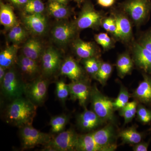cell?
Segmentation results:
<instances>
[{
	"label": "cell",
	"instance_id": "obj_1",
	"mask_svg": "<svg viewBox=\"0 0 151 151\" xmlns=\"http://www.w3.org/2000/svg\"><path fill=\"white\" fill-rule=\"evenodd\" d=\"M37 107L27 97L17 98L6 108V121L19 128L32 125L36 115Z\"/></svg>",
	"mask_w": 151,
	"mask_h": 151
},
{
	"label": "cell",
	"instance_id": "obj_2",
	"mask_svg": "<svg viewBox=\"0 0 151 151\" xmlns=\"http://www.w3.org/2000/svg\"><path fill=\"white\" fill-rule=\"evenodd\" d=\"M92 111L105 122L115 121L113 102L110 98L103 95L97 86L91 87L90 95Z\"/></svg>",
	"mask_w": 151,
	"mask_h": 151
},
{
	"label": "cell",
	"instance_id": "obj_3",
	"mask_svg": "<svg viewBox=\"0 0 151 151\" xmlns=\"http://www.w3.org/2000/svg\"><path fill=\"white\" fill-rule=\"evenodd\" d=\"M26 83L20 78L15 70L10 69L6 73L1 84L2 94L12 101L24 94Z\"/></svg>",
	"mask_w": 151,
	"mask_h": 151
},
{
	"label": "cell",
	"instance_id": "obj_4",
	"mask_svg": "<svg viewBox=\"0 0 151 151\" xmlns=\"http://www.w3.org/2000/svg\"><path fill=\"white\" fill-rule=\"evenodd\" d=\"M78 135L73 129L59 133L49 142L44 145L45 151H76Z\"/></svg>",
	"mask_w": 151,
	"mask_h": 151
},
{
	"label": "cell",
	"instance_id": "obj_5",
	"mask_svg": "<svg viewBox=\"0 0 151 151\" xmlns=\"http://www.w3.org/2000/svg\"><path fill=\"white\" fill-rule=\"evenodd\" d=\"M32 125L19 128L20 137L23 150L33 148L39 145H45L52 139L50 135L40 132Z\"/></svg>",
	"mask_w": 151,
	"mask_h": 151
},
{
	"label": "cell",
	"instance_id": "obj_6",
	"mask_svg": "<svg viewBox=\"0 0 151 151\" xmlns=\"http://www.w3.org/2000/svg\"><path fill=\"white\" fill-rule=\"evenodd\" d=\"M49 81L45 78H37L26 83L24 94L26 97L37 106L41 105L47 94Z\"/></svg>",
	"mask_w": 151,
	"mask_h": 151
},
{
	"label": "cell",
	"instance_id": "obj_7",
	"mask_svg": "<svg viewBox=\"0 0 151 151\" xmlns=\"http://www.w3.org/2000/svg\"><path fill=\"white\" fill-rule=\"evenodd\" d=\"M149 8L148 0H128L124 5V10L136 23H140L145 20Z\"/></svg>",
	"mask_w": 151,
	"mask_h": 151
},
{
	"label": "cell",
	"instance_id": "obj_8",
	"mask_svg": "<svg viewBox=\"0 0 151 151\" xmlns=\"http://www.w3.org/2000/svg\"><path fill=\"white\" fill-rule=\"evenodd\" d=\"M96 142L106 151H113L117 149L115 142V132L113 125L108 124L102 129L92 132Z\"/></svg>",
	"mask_w": 151,
	"mask_h": 151
},
{
	"label": "cell",
	"instance_id": "obj_9",
	"mask_svg": "<svg viewBox=\"0 0 151 151\" xmlns=\"http://www.w3.org/2000/svg\"><path fill=\"white\" fill-rule=\"evenodd\" d=\"M101 16L91 4H85L76 22V26L80 29L95 27L100 24Z\"/></svg>",
	"mask_w": 151,
	"mask_h": 151
},
{
	"label": "cell",
	"instance_id": "obj_10",
	"mask_svg": "<svg viewBox=\"0 0 151 151\" xmlns=\"http://www.w3.org/2000/svg\"><path fill=\"white\" fill-rule=\"evenodd\" d=\"M41 59L42 68L45 75H52L60 68V55L52 47H49L44 51L42 54Z\"/></svg>",
	"mask_w": 151,
	"mask_h": 151
},
{
	"label": "cell",
	"instance_id": "obj_11",
	"mask_svg": "<svg viewBox=\"0 0 151 151\" xmlns=\"http://www.w3.org/2000/svg\"><path fill=\"white\" fill-rule=\"evenodd\" d=\"M70 91V99L77 100L81 106L85 107L89 97H90L91 87L84 80L72 81L68 84Z\"/></svg>",
	"mask_w": 151,
	"mask_h": 151
},
{
	"label": "cell",
	"instance_id": "obj_12",
	"mask_svg": "<svg viewBox=\"0 0 151 151\" xmlns=\"http://www.w3.org/2000/svg\"><path fill=\"white\" fill-rule=\"evenodd\" d=\"M105 122L93 111L85 109L77 117L78 127L83 131L91 132L103 125Z\"/></svg>",
	"mask_w": 151,
	"mask_h": 151
},
{
	"label": "cell",
	"instance_id": "obj_13",
	"mask_svg": "<svg viewBox=\"0 0 151 151\" xmlns=\"http://www.w3.org/2000/svg\"><path fill=\"white\" fill-rule=\"evenodd\" d=\"M60 74L65 76L72 81L82 80L83 73L80 65L71 57L64 60L60 66Z\"/></svg>",
	"mask_w": 151,
	"mask_h": 151
},
{
	"label": "cell",
	"instance_id": "obj_14",
	"mask_svg": "<svg viewBox=\"0 0 151 151\" xmlns=\"http://www.w3.org/2000/svg\"><path fill=\"white\" fill-rule=\"evenodd\" d=\"M135 63L146 73H151V52L141 44H137L134 48Z\"/></svg>",
	"mask_w": 151,
	"mask_h": 151
},
{
	"label": "cell",
	"instance_id": "obj_15",
	"mask_svg": "<svg viewBox=\"0 0 151 151\" xmlns=\"http://www.w3.org/2000/svg\"><path fill=\"white\" fill-rule=\"evenodd\" d=\"M75 27L69 23L58 24L52 30V37L57 42L60 44L68 42L75 35Z\"/></svg>",
	"mask_w": 151,
	"mask_h": 151
},
{
	"label": "cell",
	"instance_id": "obj_16",
	"mask_svg": "<svg viewBox=\"0 0 151 151\" xmlns=\"http://www.w3.org/2000/svg\"><path fill=\"white\" fill-rule=\"evenodd\" d=\"M24 22L28 29L36 34H43L46 29V19L42 14L27 15L24 17Z\"/></svg>",
	"mask_w": 151,
	"mask_h": 151
},
{
	"label": "cell",
	"instance_id": "obj_17",
	"mask_svg": "<svg viewBox=\"0 0 151 151\" xmlns=\"http://www.w3.org/2000/svg\"><path fill=\"white\" fill-rule=\"evenodd\" d=\"M18 65L20 69L28 79L34 80V78L39 72L40 68L36 60H34L24 55L20 57L17 60Z\"/></svg>",
	"mask_w": 151,
	"mask_h": 151
},
{
	"label": "cell",
	"instance_id": "obj_18",
	"mask_svg": "<svg viewBox=\"0 0 151 151\" xmlns=\"http://www.w3.org/2000/svg\"><path fill=\"white\" fill-rule=\"evenodd\" d=\"M133 96L141 103H151V78L144 76V79L139 84L133 93Z\"/></svg>",
	"mask_w": 151,
	"mask_h": 151
},
{
	"label": "cell",
	"instance_id": "obj_19",
	"mask_svg": "<svg viewBox=\"0 0 151 151\" xmlns=\"http://www.w3.org/2000/svg\"><path fill=\"white\" fill-rule=\"evenodd\" d=\"M76 151H106L96 142L92 132L85 134L78 135Z\"/></svg>",
	"mask_w": 151,
	"mask_h": 151
},
{
	"label": "cell",
	"instance_id": "obj_20",
	"mask_svg": "<svg viewBox=\"0 0 151 151\" xmlns=\"http://www.w3.org/2000/svg\"><path fill=\"white\" fill-rule=\"evenodd\" d=\"M117 24V29L115 35L123 40L129 39L132 35V27L129 21L126 17L119 15L115 18Z\"/></svg>",
	"mask_w": 151,
	"mask_h": 151
},
{
	"label": "cell",
	"instance_id": "obj_21",
	"mask_svg": "<svg viewBox=\"0 0 151 151\" xmlns=\"http://www.w3.org/2000/svg\"><path fill=\"white\" fill-rule=\"evenodd\" d=\"M23 52L24 56L37 60L42 54L41 44L37 40L30 39L24 45Z\"/></svg>",
	"mask_w": 151,
	"mask_h": 151
},
{
	"label": "cell",
	"instance_id": "obj_22",
	"mask_svg": "<svg viewBox=\"0 0 151 151\" xmlns=\"http://www.w3.org/2000/svg\"><path fill=\"white\" fill-rule=\"evenodd\" d=\"M0 23L6 28H12L16 24V18L10 6L1 2Z\"/></svg>",
	"mask_w": 151,
	"mask_h": 151
},
{
	"label": "cell",
	"instance_id": "obj_23",
	"mask_svg": "<svg viewBox=\"0 0 151 151\" xmlns=\"http://www.w3.org/2000/svg\"><path fill=\"white\" fill-rule=\"evenodd\" d=\"M76 53L79 57L87 59L93 57L95 50L93 44L91 42L78 40L74 44Z\"/></svg>",
	"mask_w": 151,
	"mask_h": 151
},
{
	"label": "cell",
	"instance_id": "obj_24",
	"mask_svg": "<svg viewBox=\"0 0 151 151\" xmlns=\"http://www.w3.org/2000/svg\"><path fill=\"white\" fill-rule=\"evenodd\" d=\"M18 47L16 45L9 47L0 53V66L6 69L11 67L16 61Z\"/></svg>",
	"mask_w": 151,
	"mask_h": 151
},
{
	"label": "cell",
	"instance_id": "obj_25",
	"mask_svg": "<svg viewBox=\"0 0 151 151\" xmlns=\"http://www.w3.org/2000/svg\"><path fill=\"white\" fill-rule=\"evenodd\" d=\"M123 144L136 145L142 141V135L136 127H132L121 131L119 134Z\"/></svg>",
	"mask_w": 151,
	"mask_h": 151
},
{
	"label": "cell",
	"instance_id": "obj_26",
	"mask_svg": "<svg viewBox=\"0 0 151 151\" xmlns=\"http://www.w3.org/2000/svg\"><path fill=\"white\" fill-rule=\"evenodd\" d=\"M138 103L137 100L129 102L119 110V115L124 118L125 124L132 122L137 114Z\"/></svg>",
	"mask_w": 151,
	"mask_h": 151
},
{
	"label": "cell",
	"instance_id": "obj_27",
	"mask_svg": "<svg viewBox=\"0 0 151 151\" xmlns=\"http://www.w3.org/2000/svg\"><path fill=\"white\" fill-rule=\"evenodd\" d=\"M68 116L65 114L52 117L49 123L52 133L58 134L63 132L68 123Z\"/></svg>",
	"mask_w": 151,
	"mask_h": 151
},
{
	"label": "cell",
	"instance_id": "obj_28",
	"mask_svg": "<svg viewBox=\"0 0 151 151\" xmlns=\"http://www.w3.org/2000/svg\"><path fill=\"white\" fill-rule=\"evenodd\" d=\"M117 67L119 76L124 78L131 72L133 67V62L129 56L127 54L123 55L118 58Z\"/></svg>",
	"mask_w": 151,
	"mask_h": 151
},
{
	"label": "cell",
	"instance_id": "obj_29",
	"mask_svg": "<svg viewBox=\"0 0 151 151\" xmlns=\"http://www.w3.org/2000/svg\"><path fill=\"white\" fill-rule=\"evenodd\" d=\"M48 9L52 16L56 19L65 18L69 14V11L65 4L56 2L50 1Z\"/></svg>",
	"mask_w": 151,
	"mask_h": 151
},
{
	"label": "cell",
	"instance_id": "obj_30",
	"mask_svg": "<svg viewBox=\"0 0 151 151\" xmlns=\"http://www.w3.org/2000/svg\"><path fill=\"white\" fill-rule=\"evenodd\" d=\"M112 71V67L111 64L107 63H101L95 78L104 86L106 84Z\"/></svg>",
	"mask_w": 151,
	"mask_h": 151
},
{
	"label": "cell",
	"instance_id": "obj_31",
	"mask_svg": "<svg viewBox=\"0 0 151 151\" xmlns=\"http://www.w3.org/2000/svg\"><path fill=\"white\" fill-rule=\"evenodd\" d=\"M130 95L127 88L122 86L119 95L113 102L114 110H120L129 103Z\"/></svg>",
	"mask_w": 151,
	"mask_h": 151
},
{
	"label": "cell",
	"instance_id": "obj_32",
	"mask_svg": "<svg viewBox=\"0 0 151 151\" xmlns=\"http://www.w3.org/2000/svg\"><path fill=\"white\" fill-rule=\"evenodd\" d=\"M24 9L29 14H41L44 11V4L41 0H29L24 6Z\"/></svg>",
	"mask_w": 151,
	"mask_h": 151
},
{
	"label": "cell",
	"instance_id": "obj_33",
	"mask_svg": "<svg viewBox=\"0 0 151 151\" xmlns=\"http://www.w3.org/2000/svg\"><path fill=\"white\" fill-rule=\"evenodd\" d=\"M26 33L24 29L19 25H15L11 29L8 34L9 39L15 43L21 42L24 39Z\"/></svg>",
	"mask_w": 151,
	"mask_h": 151
},
{
	"label": "cell",
	"instance_id": "obj_34",
	"mask_svg": "<svg viewBox=\"0 0 151 151\" xmlns=\"http://www.w3.org/2000/svg\"><path fill=\"white\" fill-rule=\"evenodd\" d=\"M56 94L58 98L64 103L70 95L69 86L63 81H58L56 83Z\"/></svg>",
	"mask_w": 151,
	"mask_h": 151
},
{
	"label": "cell",
	"instance_id": "obj_35",
	"mask_svg": "<svg viewBox=\"0 0 151 151\" xmlns=\"http://www.w3.org/2000/svg\"><path fill=\"white\" fill-rule=\"evenodd\" d=\"M84 67L87 73L92 75L94 78L100 68L101 63L94 58L85 59L84 62Z\"/></svg>",
	"mask_w": 151,
	"mask_h": 151
},
{
	"label": "cell",
	"instance_id": "obj_36",
	"mask_svg": "<svg viewBox=\"0 0 151 151\" xmlns=\"http://www.w3.org/2000/svg\"><path fill=\"white\" fill-rule=\"evenodd\" d=\"M137 116L139 121L144 124L151 122V111L141 104H138L137 108Z\"/></svg>",
	"mask_w": 151,
	"mask_h": 151
},
{
	"label": "cell",
	"instance_id": "obj_37",
	"mask_svg": "<svg viewBox=\"0 0 151 151\" xmlns=\"http://www.w3.org/2000/svg\"><path fill=\"white\" fill-rule=\"evenodd\" d=\"M95 39L97 43L103 47V48H108L111 45V38L105 33H101L95 36Z\"/></svg>",
	"mask_w": 151,
	"mask_h": 151
},
{
	"label": "cell",
	"instance_id": "obj_38",
	"mask_svg": "<svg viewBox=\"0 0 151 151\" xmlns=\"http://www.w3.org/2000/svg\"><path fill=\"white\" fill-rule=\"evenodd\" d=\"M149 146V143L145 142H142L136 144L133 147L134 151H147Z\"/></svg>",
	"mask_w": 151,
	"mask_h": 151
},
{
	"label": "cell",
	"instance_id": "obj_39",
	"mask_svg": "<svg viewBox=\"0 0 151 151\" xmlns=\"http://www.w3.org/2000/svg\"><path fill=\"white\" fill-rule=\"evenodd\" d=\"M141 44L151 52V33L149 34L144 38Z\"/></svg>",
	"mask_w": 151,
	"mask_h": 151
},
{
	"label": "cell",
	"instance_id": "obj_40",
	"mask_svg": "<svg viewBox=\"0 0 151 151\" xmlns=\"http://www.w3.org/2000/svg\"><path fill=\"white\" fill-rule=\"evenodd\" d=\"M115 0H97V2L100 6L105 7H108L113 5Z\"/></svg>",
	"mask_w": 151,
	"mask_h": 151
},
{
	"label": "cell",
	"instance_id": "obj_41",
	"mask_svg": "<svg viewBox=\"0 0 151 151\" xmlns=\"http://www.w3.org/2000/svg\"><path fill=\"white\" fill-rule=\"evenodd\" d=\"M8 1L15 6H24L29 0H8Z\"/></svg>",
	"mask_w": 151,
	"mask_h": 151
},
{
	"label": "cell",
	"instance_id": "obj_42",
	"mask_svg": "<svg viewBox=\"0 0 151 151\" xmlns=\"http://www.w3.org/2000/svg\"><path fill=\"white\" fill-rule=\"evenodd\" d=\"M117 29V24L115 19H112V22L109 27V32L115 34Z\"/></svg>",
	"mask_w": 151,
	"mask_h": 151
},
{
	"label": "cell",
	"instance_id": "obj_43",
	"mask_svg": "<svg viewBox=\"0 0 151 151\" xmlns=\"http://www.w3.org/2000/svg\"><path fill=\"white\" fill-rule=\"evenodd\" d=\"M112 19H113L108 18L106 19L103 22V28L107 31L109 32V27H110L111 22H112Z\"/></svg>",
	"mask_w": 151,
	"mask_h": 151
},
{
	"label": "cell",
	"instance_id": "obj_44",
	"mask_svg": "<svg viewBox=\"0 0 151 151\" xmlns=\"http://www.w3.org/2000/svg\"><path fill=\"white\" fill-rule=\"evenodd\" d=\"M6 69L5 68L0 66V84L2 82L5 76L6 73Z\"/></svg>",
	"mask_w": 151,
	"mask_h": 151
},
{
	"label": "cell",
	"instance_id": "obj_45",
	"mask_svg": "<svg viewBox=\"0 0 151 151\" xmlns=\"http://www.w3.org/2000/svg\"><path fill=\"white\" fill-rule=\"evenodd\" d=\"M69 1L70 0H50V1L56 2L65 5H66Z\"/></svg>",
	"mask_w": 151,
	"mask_h": 151
},
{
	"label": "cell",
	"instance_id": "obj_46",
	"mask_svg": "<svg viewBox=\"0 0 151 151\" xmlns=\"http://www.w3.org/2000/svg\"><path fill=\"white\" fill-rule=\"evenodd\" d=\"M74 1L78 3V4H80L83 0H74Z\"/></svg>",
	"mask_w": 151,
	"mask_h": 151
},
{
	"label": "cell",
	"instance_id": "obj_47",
	"mask_svg": "<svg viewBox=\"0 0 151 151\" xmlns=\"http://www.w3.org/2000/svg\"><path fill=\"white\" fill-rule=\"evenodd\" d=\"M150 130H151V129H150Z\"/></svg>",
	"mask_w": 151,
	"mask_h": 151
}]
</instances>
